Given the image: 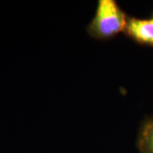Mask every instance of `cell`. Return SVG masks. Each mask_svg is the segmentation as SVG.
Listing matches in <instances>:
<instances>
[{
  "mask_svg": "<svg viewBox=\"0 0 153 153\" xmlns=\"http://www.w3.org/2000/svg\"><path fill=\"white\" fill-rule=\"evenodd\" d=\"M128 19L113 0H100L88 33L96 38H110L125 30Z\"/></svg>",
  "mask_w": 153,
  "mask_h": 153,
  "instance_id": "1",
  "label": "cell"
},
{
  "mask_svg": "<svg viewBox=\"0 0 153 153\" xmlns=\"http://www.w3.org/2000/svg\"><path fill=\"white\" fill-rule=\"evenodd\" d=\"M125 31L137 43L153 46V20L128 18Z\"/></svg>",
  "mask_w": 153,
  "mask_h": 153,
  "instance_id": "2",
  "label": "cell"
},
{
  "mask_svg": "<svg viewBox=\"0 0 153 153\" xmlns=\"http://www.w3.org/2000/svg\"><path fill=\"white\" fill-rule=\"evenodd\" d=\"M138 146L140 153H153V118L147 121L143 126Z\"/></svg>",
  "mask_w": 153,
  "mask_h": 153,
  "instance_id": "3",
  "label": "cell"
},
{
  "mask_svg": "<svg viewBox=\"0 0 153 153\" xmlns=\"http://www.w3.org/2000/svg\"><path fill=\"white\" fill-rule=\"evenodd\" d=\"M152 20H153V19H152Z\"/></svg>",
  "mask_w": 153,
  "mask_h": 153,
  "instance_id": "4",
  "label": "cell"
}]
</instances>
